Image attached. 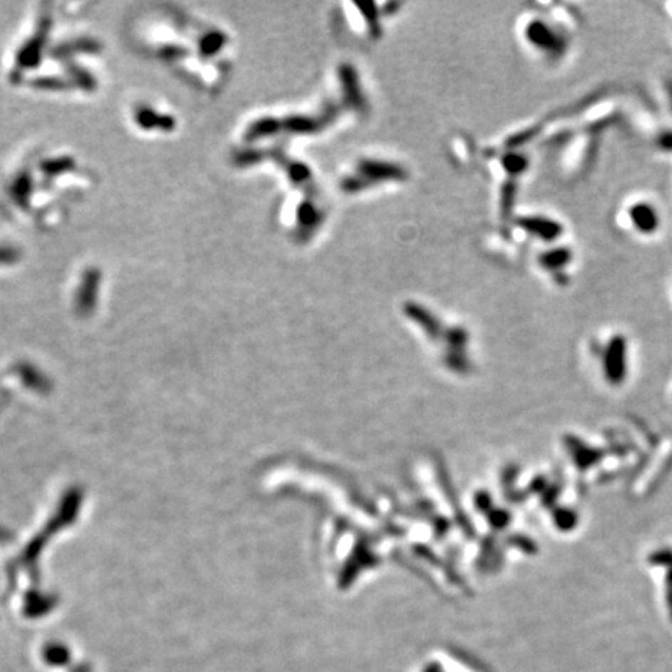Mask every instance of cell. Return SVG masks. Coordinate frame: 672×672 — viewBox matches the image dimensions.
<instances>
[{"instance_id": "obj_1", "label": "cell", "mask_w": 672, "mask_h": 672, "mask_svg": "<svg viewBox=\"0 0 672 672\" xmlns=\"http://www.w3.org/2000/svg\"><path fill=\"white\" fill-rule=\"evenodd\" d=\"M527 36L534 46L543 48V52L554 53V55L564 53L565 46H567L564 38L559 36L556 31L550 28L548 25L543 22H532L531 27H529L527 30Z\"/></svg>"}, {"instance_id": "obj_2", "label": "cell", "mask_w": 672, "mask_h": 672, "mask_svg": "<svg viewBox=\"0 0 672 672\" xmlns=\"http://www.w3.org/2000/svg\"><path fill=\"white\" fill-rule=\"evenodd\" d=\"M629 215L635 228L643 233H652L658 228V215L651 204L638 203L630 207Z\"/></svg>"}, {"instance_id": "obj_3", "label": "cell", "mask_w": 672, "mask_h": 672, "mask_svg": "<svg viewBox=\"0 0 672 672\" xmlns=\"http://www.w3.org/2000/svg\"><path fill=\"white\" fill-rule=\"evenodd\" d=\"M571 258V252L567 248H560V249H554L551 252H546V254L542 257V263L545 268H550V270H559V268L565 266Z\"/></svg>"}, {"instance_id": "obj_4", "label": "cell", "mask_w": 672, "mask_h": 672, "mask_svg": "<svg viewBox=\"0 0 672 672\" xmlns=\"http://www.w3.org/2000/svg\"><path fill=\"white\" fill-rule=\"evenodd\" d=\"M657 144L663 151H672V131L661 132L657 139Z\"/></svg>"}, {"instance_id": "obj_5", "label": "cell", "mask_w": 672, "mask_h": 672, "mask_svg": "<svg viewBox=\"0 0 672 672\" xmlns=\"http://www.w3.org/2000/svg\"><path fill=\"white\" fill-rule=\"evenodd\" d=\"M668 94H669V98H671V106H672V81L668 84Z\"/></svg>"}]
</instances>
